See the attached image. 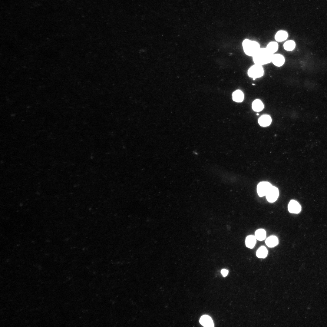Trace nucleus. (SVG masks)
I'll return each mask as SVG.
<instances>
[{"label":"nucleus","instance_id":"obj_1","mask_svg":"<svg viewBox=\"0 0 327 327\" xmlns=\"http://www.w3.org/2000/svg\"><path fill=\"white\" fill-rule=\"evenodd\" d=\"M274 54L266 48H260L253 57L255 64L262 65L272 62Z\"/></svg>","mask_w":327,"mask_h":327},{"label":"nucleus","instance_id":"obj_2","mask_svg":"<svg viewBox=\"0 0 327 327\" xmlns=\"http://www.w3.org/2000/svg\"><path fill=\"white\" fill-rule=\"evenodd\" d=\"M242 45L245 53L250 56L253 57L260 48L259 43L248 39L243 41Z\"/></svg>","mask_w":327,"mask_h":327},{"label":"nucleus","instance_id":"obj_3","mask_svg":"<svg viewBox=\"0 0 327 327\" xmlns=\"http://www.w3.org/2000/svg\"><path fill=\"white\" fill-rule=\"evenodd\" d=\"M264 70L261 65L255 64L248 70V76L254 80L256 78L262 76L264 74Z\"/></svg>","mask_w":327,"mask_h":327},{"label":"nucleus","instance_id":"obj_4","mask_svg":"<svg viewBox=\"0 0 327 327\" xmlns=\"http://www.w3.org/2000/svg\"><path fill=\"white\" fill-rule=\"evenodd\" d=\"M279 195L278 189L277 187L272 185L266 195L267 200L270 203L275 202L278 198Z\"/></svg>","mask_w":327,"mask_h":327},{"label":"nucleus","instance_id":"obj_5","mask_svg":"<svg viewBox=\"0 0 327 327\" xmlns=\"http://www.w3.org/2000/svg\"><path fill=\"white\" fill-rule=\"evenodd\" d=\"M272 186L269 182L263 181L260 182L257 187V192L259 196L262 197L266 195L268 191Z\"/></svg>","mask_w":327,"mask_h":327},{"label":"nucleus","instance_id":"obj_6","mask_svg":"<svg viewBox=\"0 0 327 327\" xmlns=\"http://www.w3.org/2000/svg\"><path fill=\"white\" fill-rule=\"evenodd\" d=\"M301 206L299 203L296 201L292 200L289 202L288 205V210L291 213H297L301 210Z\"/></svg>","mask_w":327,"mask_h":327},{"label":"nucleus","instance_id":"obj_7","mask_svg":"<svg viewBox=\"0 0 327 327\" xmlns=\"http://www.w3.org/2000/svg\"><path fill=\"white\" fill-rule=\"evenodd\" d=\"M200 323L204 327H213L214 324L211 318L207 315L202 316L200 320Z\"/></svg>","mask_w":327,"mask_h":327},{"label":"nucleus","instance_id":"obj_8","mask_svg":"<svg viewBox=\"0 0 327 327\" xmlns=\"http://www.w3.org/2000/svg\"><path fill=\"white\" fill-rule=\"evenodd\" d=\"M272 62L275 66L280 67L284 64L285 58L281 54H274L273 56Z\"/></svg>","mask_w":327,"mask_h":327},{"label":"nucleus","instance_id":"obj_9","mask_svg":"<svg viewBox=\"0 0 327 327\" xmlns=\"http://www.w3.org/2000/svg\"><path fill=\"white\" fill-rule=\"evenodd\" d=\"M272 122L270 117L268 115H263L261 116L258 120L259 125L263 127L269 126Z\"/></svg>","mask_w":327,"mask_h":327},{"label":"nucleus","instance_id":"obj_10","mask_svg":"<svg viewBox=\"0 0 327 327\" xmlns=\"http://www.w3.org/2000/svg\"><path fill=\"white\" fill-rule=\"evenodd\" d=\"M266 245L269 247H273L279 243L278 238L275 236H272L268 237L265 241Z\"/></svg>","mask_w":327,"mask_h":327},{"label":"nucleus","instance_id":"obj_11","mask_svg":"<svg viewBox=\"0 0 327 327\" xmlns=\"http://www.w3.org/2000/svg\"><path fill=\"white\" fill-rule=\"evenodd\" d=\"M256 239L255 236L250 235L248 236L246 238L245 244L246 246L250 249L254 247L256 242Z\"/></svg>","mask_w":327,"mask_h":327},{"label":"nucleus","instance_id":"obj_12","mask_svg":"<svg viewBox=\"0 0 327 327\" xmlns=\"http://www.w3.org/2000/svg\"><path fill=\"white\" fill-rule=\"evenodd\" d=\"M287 33L284 31L281 30L278 31L275 35L276 40L279 42L282 41L286 40L287 38Z\"/></svg>","mask_w":327,"mask_h":327},{"label":"nucleus","instance_id":"obj_13","mask_svg":"<svg viewBox=\"0 0 327 327\" xmlns=\"http://www.w3.org/2000/svg\"><path fill=\"white\" fill-rule=\"evenodd\" d=\"M233 99L236 102H241L244 99V94L243 92L240 90H237L233 94Z\"/></svg>","mask_w":327,"mask_h":327},{"label":"nucleus","instance_id":"obj_14","mask_svg":"<svg viewBox=\"0 0 327 327\" xmlns=\"http://www.w3.org/2000/svg\"><path fill=\"white\" fill-rule=\"evenodd\" d=\"M253 110L256 111H260L264 108V105L262 102L259 99L254 101L252 105Z\"/></svg>","mask_w":327,"mask_h":327},{"label":"nucleus","instance_id":"obj_15","mask_svg":"<svg viewBox=\"0 0 327 327\" xmlns=\"http://www.w3.org/2000/svg\"><path fill=\"white\" fill-rule=\"evenodd\" d=\"M255 236L256 239L258 240H263L266 237V232L263 229H261L257 230L255 232Z\"/></svg>","mask_w":327,"mask_h":327},{"label":"nucleus","instance_id":"obj_16","mask_svg":"<svg viewBox=\"0 0 327 327\" xmlns=\"http://www.w3.org/2000/svg\"><path fill=\"white\" fill-rule=\"evenodd\" d=\"M267 254V250L266 248L263 246L260 247L257 251L256 253L257 256L260 258L266 257Z\"/></svg>","mask_w":327,"mask_h":327},{"label":"nucleus","instance_id":"obj_17","mask_svg":"<svg viewBox=\"0 0 327 327\" xmlns=\"http://www.w3.org/2000/svg\"><path fill=\"white\" fill-rule=\"evenodd\" d=\"M278 48V45L277 43L276 42L272 41L268 44L266 48L269 51L274 54L277 51Z\"/></svg>","mask_w":327,"mask_h":327},{"label":"nucleus","instance_id":"obj_18","mask_svg":"<svg viewBox=\"0 0 327 327\" xmlns=\"http://www.w3.org/2000/svg\"><path fill=\"white\" fill-rule=\"evenodd\" d=\"M295 43L292 40H289L286 41L283 45L284 48L287 51L293 50L295 47Z\"/></svg>","mask_w":327,"mask_h":327},{"label":"nucleus","instance_id":"obj_19","mask_svg":"<svg viewBox=\"0 0 327 327\" xmlns=\"http://www.w3.org/2000/svg\"><path fill=\"white\" fill-rule=\"evenodd\" d=\"M221 272L223 276L225 277L227 275L228 273V271L226 269H223L221 270Z\"/></svg>","mask_w":327,"mask_h":327},{"label":"nucleus","instance_id":"obj_20","mask_svg":"<svg viewBox=\"0 0 327 327\" xmlns=\"http://www.w3.org/2000/svg\"><path fill=\"white\" fill-rule=\"evenodd\" d=\"M257 115H259L258 114H257Z\"/></svg>","mask_w":327,"mask_h":327}]
</instances>
